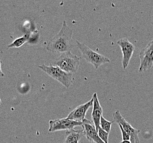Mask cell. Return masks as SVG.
<instances>
[{
	"label": "cell",
	"instance_id": "14",
	"mask_svg": "<svg viewBox=\"0 0 153 143\" xmlns=\"http://www.w3.org/2000/svg\"><path fill=\"white\" fill-rule=\"evenodd\" d=\"M114 122V121H108L107 119H105L103 116H101L100 122V127H101L102 129L104 130L106 132L110 133L111 129L112 124Z\"/></svg>",
	"mask_w": 153,
	"mask_h": 143
},
{
	"label": "cell",
	"instance_id": "7",
	"mask_svg": "<svg viewBox=\"0 0 153 143\" xmlns=\"http://www.w3.org/2000/svg\"><path fill=\"white\" fill-rule=\"evenodd\" d=\"M140 63L139 72L142 73L149 70L153 65V40L142 49L139 53Z\"/></svg>",
	"mask_w": 153,
	"mask_h": 143
},
{
	"label": "cell",
	"instance_id": "12",
	"mask_svg": "<svg viewBox=\"0 0 153 143\" xmlns=\"http://www.w3.org/2000/svg\"><path fill=\"white\" fill-rule=\"evenodd\" d=\"M84 136L83 129H72L66 131V138L63 143H79L80 139Z\"/></svg>",
	"mask_w": 153,
	"mask_h": 143
},
{
	"label": "cell",
	"instance_id": "16",
	"mask_svg": "<svg viewBox=\"0 0 153 143\" xmlns=\"http://www.w3.org/2000/svg\"><path fill=\"white\" fill-rule=\"evenodd\" d=\"M118 125L121 131V133H122V140H130V136L126 132L125 130L124 129H123L122 126L120 124H118Z\"/></svg>",
	"mask_w": 153,
	"mask_h": 143
},
{
	"label": "cell",
	"instance_id": "19",
	"mask_svg": "<svg viewBox=\"0 0 153 143\" xmlns=\"http://www.w3.org/2000/svg\"></svg>",
	"mask_w": 153,
	"mask_h": 143
},
{
	"label": "cell",
	"instance_id": "1",
	"mask_svg": "<svg viewBox=\"0 0 153 143\" xmlns=\"http://www.w3.org/2000/svg\"><path fill=\"white\" fill-rule=\"evenodd\" d=\"M72 36V30L68 27L65 20L63 21L61 29L48 43L46 46V50L50 53L61 54L71 52L73 47Z\"/></svg>",
	"mask_w": 153,
	"mask_h": 143
},
{
	"label": "cell",
	"instance_id": "2",
	"mask_svg": "<svg viewBox=\"0 0 153 143\" xmlns=\"http://www.w3.org/2000/svg\"><path fill=\"white\" fill-rule=\"evenodd\" d=\"M76 42L83 59L87 62L93 64L95 70L98 69L104 64L110 62V59L108 57L95 52L88 46L78 40H76Z\"/></svg>",
	"mask_w": 153,
	"mask_h": 143
},
{
	"label": "cell",
	"instance_id": "5",
	"mask_svg": "<svg viewBox=\"0 0 153 143\" xmlns=\"http://www.w3.org/2000/svg\"><path fill=\"white\" fill-rule=\"evenodd\" d=\"M112 117L114 122L122 126L123 129L129 136L131 143H140V139L138 136L140 130L134 128L130 123L126 120L118 110L116 111L113 113Z\"/></svg>",
	"mask_w": 153,
	"mask_h": 143
},
{
	"label": "cell",
	"instance_id": "15",
	"mask_svg": "<svg viewBox=\"0 0 153 143\" xmlns=\"http://www.w3.org/2000/svg\"><path fill=\"white\" fill-rule=\"evenodd\" d=\"M98 135L99 137L105 143H108V136L109 133L105 131L104 130L101 128V127H99L98 129Z\"/></svg>",
	"mask_w": 153,
	"mask_h": 143
},
{
	"label": "cell",
	"instance_id": "13",
	"mask_svg": "<svg viewBox=\"0 0 153 143\" xmlns=\"http://www.w3.org/2000/svg\"><path fill=\"white\" fill-rule=\"evenodd\" d=\"M29 39V35L25 34L23 36L18 38L14 40L13 42L8 46V48H19L22 46L25 43L28 41Z\"/></svg>",
	"mask_w": 153,
	"mask_h": 143
},
{
	"label": "cell",
	"instance_id": "18",
	"mask_svg": "<svg viewBox=\"0 0 153 143\" xmlns=\"http://www.w3.org/2000/svg\"><path fill=\"white\" fill-rule=\"evenodd\" d=\"M120 143H131L130 140H122Z\"/></svg>",
	"mask_w": 153,
	"mask_h": 143
},
{
	"label": "cell",
	"instance_id": "11",
	"mask_svg": "<svg viewBox=\"0 0 153 143\" xmlns=\"http://www.w3.org/2000/svg\"><path fill=\"white\" fill-rule=\"evenodd\" d=\"M93 97L94 98V101L93 105V111L91 113V118L95 129L98 132V129L100 127V119L101 116H102L103 110L97 98V93H95L93 95Z\"/></svg>",
	"mask_w": 153,
	"mask_h": 143
},
{
	"label": "cell",
	"instance_id": "6",
	"mask_svg": "<svg viewBox=\"0 0 153 143\" xmlns=\"http://www.w3.org/2000/svg\"><path fill=\"white\" fill-rule=\"evenodd\" d=\"M82 126V122H76L67 118L56 119L49 121V132H56L62 130H70L74 127Z\"/></svg>",
	"mask_w": 153,
	"mask_h": 143
},
{
	"label": "cell",
	"instance_id": "17",
	"mask_svg": "<svg viewBox=\"0 0 153 143\" xmlns=\"http://www.w3.org/2000/svg\"><path fill=\"white\" fill-rule=\"evenodd\" d=\"M4 77V73L1 69V61L0 60V78Z\"/></svg>",
	"mask_w": 153,
	"mask_h": 143
},
{
	"label": "cell",
	"instance_id": "3",
	"mask_svg": "<svg viewBox=\"0 0 153 143\" xmlns=\"http://www.w3.org/2000/svg\"><path fill=\"white\" fill-rule=\"evenodd\" d=\"M38 67L40 69L48 74L49 76L58 81L66 88L70 87L73 83V74L66 72L59 68V67L53 66L51 64H50L49 66L42 64Z\"/></svg>",
	"mask_w": 153,
	"mask_h": 143
},
{
	"label": "cell",
	"instance_id": "9",
	"mask_svg": "<svg viewBox=\"0 0 153 143\" xmlns=\"http://www.w3.org/2000/svg\"><path fill=\"white\" fill-rule=\"evenodd\" d=\"M93 101L94 98L92 96V98L87 103L78 106L76 108H74L72 111L71 112L67 118L76 122H82L85 119V117L89 108L93 106Z\"/></svg>",
	"mask_w": 153,
	"mask_h": 143
},
{
	"label": "cell",
	"instance_id": "4",
	"mask_svg": "<svg viewBox=\"0 0 153 143\" xmlns=\"http://www.w3.org/2000/svg\"><path fill=\"white\" fill-rule=\"evenodd\" d=\"M80 57L71 52L63 53L55 62L56 66L69 73H76L80 65Z\"/></svg>",
	"mask_w": 153,
	"mask_h": 143
},
{
	"label": "cell",
	"instance_id": "10",
	"mask_svg": "<svg viewBox=\"0 0 153 143\" xmlns=\"http://www.w3.org/2000/svg\"><path fill=\"white\" fill-rule=\"evenodd\" d=\"M82 128L83 130L84 135L91 143H105L98 135L97 130L93 123L85 119L82 121Z\"/></svg>",
	"mask_w": 153,
	"mask_h": 143
},
{
	"label": "cell",
	"instance_id": "8",
	"mask_svg": "<svg viewBox=\"0 0 153 143\" xmlns=\"http://www.w3.org/2000/svg\"><path fill=\"white\" fill-rule=\"evenodd\" d=\"M121 49L122 52V64L123 70H126L128 66L130 60L132 57L135 50V46L126 38L118 40L117 42Z\"/></svg>",
	"mask_w": 153,
	"mask_h": 143
}]
</instances>
